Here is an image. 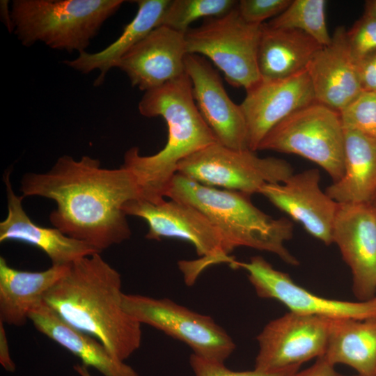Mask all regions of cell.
Listing matches in <instances>:
<instances>
[{
	"label": "cell",
	"instance_id": "cell-7",
	"mask_svg": "<svg viewBox=\"0 0 376 376\" xmlns=\"http://www.w3.org/2000/svg\"><path fill=\"white\" fill-rule=\"evenodd\" d=\"M263 24L245 22L237 6L185 33L187 54L207 57L232 86L250 89L261 80L258 49Z\"/></svg>",
	"mask_w": 376,
	"mask_h": 376
},
{
	"label": "cell",
	"instance_id": "cell-15",
	"mask_svg": "<svg viewBox=\"0 0 376 376\" xmlns=\"http://www.w3.org/2000/svg\"><path fill=\"white\" fill-rule=\"evenodd\" d=\"M240 104L249 136V148L258 150L267 133L295 111L316 102L306 70L288 78L263 81L246 91Z\"/></svg>",
	"mask_w": 376,
	"mask_h": 376
},
{
	"label": "cell",
	"instance_id": "cell-37",
	"mask_svg": "<svg viewBox=\"0 0 376 376\" xmlns=\"http://www.w3.org/2000/svg\"><path fill=\"white\" fill-rule=\"evenodd\" d=\"M74 369L76 370V372L80 375V376H92L88 370V368L86 367L84 365H79L77 364L74 366Z\"/></svg>",
	"mask_w": 376,
	"mask_h": 376
},
{
	"label": "cell",
	"instance_id": "cell-2",
	"mask_svg": "<svg viewBox=\"0 0 376 376\" xmlns=\"http://www.w3.org/2000/svg\"><path fill=\"white\" fill-rule=\"evenodd\" d=\"M119 272L96 253L72 263L43 301L64 321L124 361L141 343V323L123 308Z\"/></svg>",
	"mask_w": 376,
	"mask_h": 376
},
{
	"label": "cell",
	"instance_id": "cell-1",
	"mask_svg": "<svg viewBox=\"0 0 376 376\" xmlns=\"http://www.w3.org/2000/svg\"><path fill=\"white\" fill-rule=\"evenodd\" d=\"M20 191L23 198L54 201L56 207L49 214L52 226L100 252L130 237L123 206L140 198L130 171L122 166L102 168L99 159L88 155L79 159L63 155L45 173H26Z\"/></svg>",
	"mask_w": 376,
	"mask_h": 376
},
{
	"label": "cell",
	"instance_id": "cell-20",
	"mask_svg": "<svg viewBox=\"0 0 376 376\" xmlns=\"http://www.w3.org/2000/svg\"><path fill=\"white\" fill-rule=\"evenodd\" d=\"M29 320L38 331L77 357L86 367L91 366L104 376H138L102 343L68 324L44 301L31 310Z\"/></svg>",
	"mask_w": 376,
	"mask_h": 376
},
{
	"label": "cell",
	"instance_id": "cell-25",
	"mask_svg": "<svg viewBox=\"0 0 376 376\" xmlns=\"http://www.w3.org/2000/svg\"><path fill=\"white\" fill-rule=\"evenodd\" d=\"M170 0L136 1L138 10L133 19L127 24L117 40L96 53L83 52L72 61L64 63L83 73L99 70L100 73L95 86L102 84L108 71L131 48L143 40L150 31L159 26L164 12Z\"/></svg>",
	"mask_w": 376,
	"mask_h": 376
},
{
	"label": "cell",
	"instance_id": "cell-34",
	"mask_svg": "<svg viewBox=\"0 0 376 376\" xmlns=\"http://www.w3.org/2000/svg\"><path fill=\"white\" fill-rule=\"evenodd\" d=\"M0 363L7 371H15V365L10 357L4 323L1 321H0Z\"/></svg>",
	"mask_w": 376,
	"mask_h": 376
},
{
	"label": "cell",
	"instance_id": "cell-30",
	"mask_svg": "<svg viewBox=\"0 0 376 376\" xmlns=\"http://www.w3.org/2000/svg\"><path fill=\"white\" fill-rule=\"evenodd\" d=\"M190 365L195 376H293L300 366L291 367L279 371L265 372L254 369L249 371H233L224 363L210 361L192 354Z\"/></svg>",
	"mask_w": 376,
	"mask_h": 376
},
{
	"label": "cell",
	"instance_id": "cell-13",
	"mask_svg": "<svg viewBox=\"0 0 376 376\" xmlns=\"http://www.w3.org/2000/svg\"><path fill=\"white\" fill-rule=\"evenodd\" d=\"M336 244L352 274L359 301L376 295V209L370 203L339 204L332 228Z\"/></svg>",
	"mask_w": 376,
	"mask_h": 376
},
{
	"label": "cell",
	"instance_id": "cell-22",
	"mask_svg": "<svg viewBox=\"0 0 376 376\" xmlns=\"http://www.w3.org/2000/svg\"><path fill=\"white\" fill-rule=\"evenodd\" d=\"M322 47L301 31L263 24L257 56L261 80L283 79L306 70Z\"/></svg>",
	"mask_w": 376,
	"mask_h": 376
},
{
	"label": "cell",
	"instance_id": "cell-12",
	"mask_svg": "<svg viewBox=\"0 0 376 376\" xmlns=\"http://www.w3.org/2000/svg\"><path fill=\"white\" fill-rule=\"evenodd\" d=\"M230 266L247 272L258 296L276 299L288 307L290 312L329 318H376V295L370 300L358 301L320 297L298 285L288 274L276 269L258 256L251 257L248 262L235 260Z\"/></svg>",
	"mask_w": 376,
	"mask_h": 376
},
{
	"label": "cell",
	"instance_id": "cell-6",
	"mask_svg": "<svg viewBox=\"0 0 376 376\" xmlns=\"http://www.w3.org/2000/svg\"><path fill=\"white\" fill-rule=\"evenodd\" d=\"M123 211L127 216L139 217L147 223L146 238L148 240L178 238L194 246L200 258L179 263L188 285L208 266L222 263L230 265L235 260L226 253L217 228L201 211L188 203L173 199L152 203L137 198L126 203Z\"/></svg>",
	"mask_w": 376,
	"mask_h": 376
},
{
	"label": "cell",
	"instance_id": "cell-9",
	"mask_svg": "<svg viewBox=\"0 0 376 376\" xmlns=\"http://www.w3.org/2000/svg\"><path fill=\"white\" fill-rule=\"evenodd\" d=\"M177 173L203 185L251 196L267 184L283 182L293 169L282 159L260 157L249 149L233 150L217 142L182 160Z\"/></svg>",
	"mask_w": 376,
	"mask_h": 376
},
{
	"label": "cell",
	"instance_id": "cell-10",
	"mask_svg": "<svg viewBox=\"0 0 376 376\" xmlns=\"http://www.w3.org/2000/svg\"><path fill=\"white\" fill-rule=\"evenodd\" d=\"M123 306L139 323L185 343L201 358L224 363L235 349L232 338L211 317L169 299L123 294Z\"/></svg>",
	"mask_w": 376,
	"mask_h": 376
},
{
	"label": "cell",
	"instance_id": "cell-28",
	"mask_svg": "<svg viewBox=\"0 0 376 376\" xmlns=\"http://www.w3.org/2000/svg\"><path fill=\"white\" fill-rule=\"evenodd\" d=\"M339 114L344 129L376 138V93L362 91Z\"/></svg>",
	"mask_w": 376,
	"mask_h": 376
},
{
	"label": "cell",
	"instance_id": "cell-14",
	"mask_svg": "<svg viewBox=\"0 0 376 376\" xmlns=\"http://www.w3.org/2000/svg\"><path fill=\"white\" fill-rule=\"evenodd\" d=\"M185 69L191 82L196 104L217 142L233 150L249 149L241 107L228 96L218 72L198 54L185 56Z\"/></svg>",
	"mask_w": 376,
	"mask_h": 376
},
{
	"label": "cell",
	"instance_id": "cell-16",
	"mask_svg": "<svg viewBox=\"0 0 376 376\" xmlns=\"http://www.w3.org/2000/svg\"><path fill=\"white\" fill-rule=\"evenodd\" d=\"M320 174L310 169L291 175L281 183L267 184L260 191L274 205L300 223L326 245L332 242V228L339 204L320 186Z\"/></svg>",
	"mask_w": 376,
	"mask_h": 376
},
{
	"label": "cell",
	"instance_id": "cell-26",
	"mask_svg": "<svg viewBox=\"0 0 376 376\" xmlns=\"http://www.w3.org/2000/svg\"><path fill=\"white\" fill-rule=\"evenodd\" d=\"M327 1L324 0H293L280 15L267 24L274 28L301 31L321 46L331 40L325 18Z\"/></svg>",
	"mask_w": 376,
	"mask_h": 376
},
{
	"label": "cell",
	"instance_id": "cell-29",
	"mask_svg": "<svg viewBox=\"0 0 376 376\" xmlns=\"http://www.w3.org/2000/svg\"><path fill=\"white\" fill-rule=\"evenodd\" d=\"M346 43L355 63L376 50V17L364 13L346 31Z\"/></svg>",
	"mask_w": 376,
	"mask_h": 376
},
{
	"label": "cell",
	"instance_id": "cell-8",
	"mask_svg": "<svg viewBox=\"0 0 376 376\" xmlns=\"http://www.w3.org/2000/svg\"><path fill=\"white\" fill-rule=\"evenodd\" d=\"M258 150L301 156L336 182L344 172V128L339 112L317 102L311 104L273 127Z\"/></svg>",
	"mask_w": 376,
	"mask_h": 376
},
{
	"label": "cell",
	"instance_id": "cell-17",
	"mask_svg": "<svg viewBox=\"0 0 376 376\" xmlns=\"http://www.w3.org/2000/svg\"><path fill=\"white\" fill-rule=\"evenodd\" d=\"M185 34L164 26L150 31L115 64L132 86L148 91L185 72Z\"/></svg>",
	"mask_w": 376,
	"mask_h": 376
},
{
	"label": "cell",
	"instance_id": "cell-31",
	"mask_svg": "<svg viewBox=\"0 0 376 376\" xmlns=\"http://www.w3.org/2000/svg\"><path fill=\"white\" fill-rule=\"evenodd\" d=\"M292 0H241L237 8L241 17L246 22L263 24L270 17H276L285 10Z\"/></svg>",
	"mask_w": 376,
	"mask_h": 376
},
{
	"label": "cell",
	"instance_id": "cell-23",
	"mask_svg": "<svg viewBox=\"0 0 376 376\" xmlns=\"http://www.w3.org/2000/svg\"><path fill=\"white\" fill-rule=\"evenodd\" d=\"M325 192L338 204L370 203L376 194V138L344 129V172Z\"/></svg>",
	"mask_w": 376,
	"mask_h": 376
},
{
	"label": "cell",
	"instance_id": "cell-18",
	"mask_svg": "<svg viewBox=\"0 0 376 376\" xmlns=\"http://www.w3.org/2000/svg\"><path fill=\"white\" fill-rule=\"evenodd\" d=\"M10 170L3 174L6 185L8 213L0 222V242H22L44 251L52 265L69 266L76 260L101 253L94 246L70 237L56 228L44 227L34 223L22 206L23 197L13 189Z\"/></svg>",
	"mask_w": 376,
	"mask_h": 376
},
{
	"label": "cell",
	"instance_id": "cell-4",
	"mask_svg": "<svg viewBox=\"0 0 376 376\" xmlns=\"http://www.w3.org/2000/svg\"><path fill=\"white\" fill-rule=\"evenodd\" d=\"M250 195L200 184L178 173L166 197L194 206L220 233L226 253L246 246L272 253L285 263L299 265L285 243L292 236V223L274 219L256 207Z\"/></svg>",
	"mask_w": 376,
	"mask_h": 376
},
{
	"label": "cell",
	"instance_id": "cell-11",
	"mask_svg": "<svg viewBox=\"0 0 376 376\" xmlns=\"http://www.w3.org/2000/svg\"><path fill=\"white\" fill-rule=\"evenodd\" d=\"M330 318L289 312L268 322L257 336L256 370L279 371L324 355Z\"/></svg>",
	"mask_w": 376,
	"mask_h": 376
},
{
	"label": "cell",
	"instance_id": "cell-3",
	"mask_svg": "<svg viewBox=\"0 0 376 376\" xmlns=\"http://www.w3.org/2000/svg\"><path fill=\"white\" fill-rule=\"evenodd\" d=\"M139 111L146 117L164 118L168 128L167 141L158 152L148 156L141 155L137 147L130 148L122 166L134 176L140 198L158 203L165 200L179 163L217 140L196 104L186 72L146 91Z\"/></svg>",
	"mask_w": 376,
	"mask_h": 376
},
{
	"label": "cell",
	"instance_id": "cell-35",
	"mask_svg": "<svg viewBox=\"0 0 376 376\" xmlns=\"http://www.w3.org/2000/svg\"><path fill=\"white\" fill-rule=\"evenodd\" d=\"M8 1H1V16L8 31H14L13 23L11 17V13H9L8 8Z\"/></svg>",
	"mask_w": 376,
	"mask_h": 376
},
{
	"label": "cell",
	"instance_id": "cell-36",
	"mask_svg": "<svg viewBox=\"0 0 376 376\" xmlns=\"http://www.w3.org/2000/svg\"><path fill=\"white\" fill-rule=\"evenodd\" d=\"M364 13L376 17V0H369L366 2Z\"/></svg>",
	"mask_w": 376,
	"mask_h": 376
},
{
	"label": "cell",
	"instance_id": "cell-24",
	"mask_svg": "<svg viewBox=\"0 0 376 376\" xmlns=\"http://www.w3.org/2000/svg\"><path fill=\"white\" fill-rule=\"evenodd\" d=\"M322 357L352 368L359 376H376V318H330Z\"/></svg>",
	"mask_w": 376,
	"mask_h": 376
},
{
	"label": "cell",
	"instance_id": "cell-27",
	"mask_svg": "<svg viewBox=\"0 0 376 376\" xmlns=\"http://www.w3.org/2000/svg\"><path fill=\"white\" fill-rule=\"evenodd\" d=\"M233 0H171L159 26L185 34L190 24L201 17H217L229 13L237 5Z\"/></svg>",
	"mask_w": 376,
	"mask_h": 376
},
{
	"label": "cell",
	"instance_id": "cell-38",
	"mask_svg": "<svg viewBox=\"0 0 376 376\" xmlns=\"http://www.w3.org/2000/svg\"><path fill=\"white\" fill-rule=\"evenodd\" d=\"M370 203L376 209V194Z\"/></svg>",
	"mask_w": 376,
	"mask_h": 376
},
{
	"label": "cell",
	"instance_id": "cell-32",
	"mask_svg": "<svg viewBox=\"0 0 376 376\" xmlns=\"http://www.w3.org/2000/svg\"><path fill=\"white\" fill-rule=\"evenodd\" d=\"M363 91L376 93V50L356 63Z\"/></svg>",
	"mask_w": 376,
	"mask_h": 376
},
{
	"label": "cell",
	"instance_id": "cell-33",
	"mask_svg": "<svg viewBox=\"0 0 376 376\" xmlns=\"http://www.w3.org/2000/svg\"><path fill=\"white\" fill-rule=\"evenodd\" d=\"M334 366L321 357L311 367L297 372L293 376H359L341 374L336 370Z\"/></svg>",
	"mask_w": 376,
	"mask_h": 376
},
{
	"label": "cell",
	"instance_id": "cell-5",
	"mask_svg": "<svg viewBox=\"0 0 376 376\" xmlns=\"http://www.w3.org/2000/svg\"><path fill=\"white\" fill-rule=\"evenodd\" d=\"M122 0H15L14 32L24 45L44 42L55 49L85 52Z\"/></svg>",
	"mask_w": 376,
	"mask_h": 376
},
{
	"label": "cell",
	"instance_id": "cell-19",
	"mask_svg": "<svg viewBox=\"0 0 376 376\" xmlns=\"http://www.w3.org/2000/svg\"><path fill=\"white\" fill-rule=\"evenodd\" d=\"M346 31L338 26L331 42L315 53L306 68L316 102L338 112L363 91L347 49Z\"/></svg>",
	"mask_w": 376,
	"mask_h": 376
},
{
	"label": "cell",
	"instance_id": "cell-21",
	"mask_svg": "<svg viewBox=\"0 0 376 376\" xmlns=\"http://www.w3.org/2000/svg\"><path fill=\"white\" fill-rule=\"evenodd\" d=\"M69 266L52 265L43 271L29 272L12 267L0 256V321L24 325L31 310L43 301Z\"/></svg>",
	"mask_w": 376,
	"mask_h": 376
}]
</instances>
